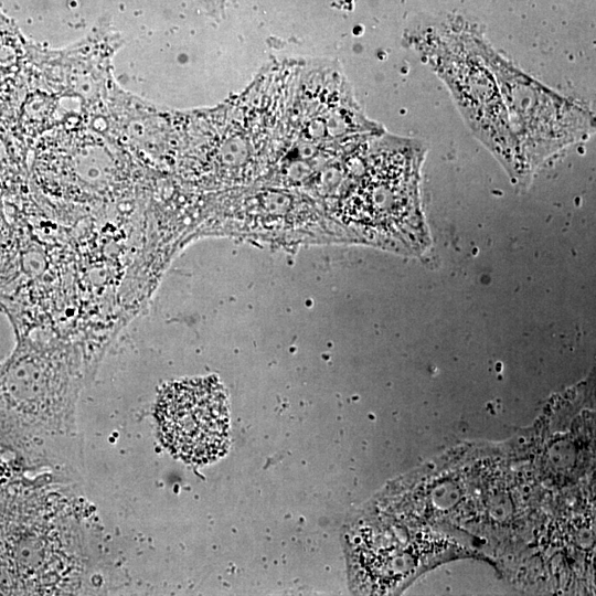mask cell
<instances>
[{
	"label": "cell",
	"instance_id": "obj_3",
	"mask_svg": "<svg viewBox=\"0 0 596 596\" xmlns=\"http://www.w3.org/2000/svg\"><path fill=\"white\" fill-rule=\"evenodd\" d=\"M370 156L340 204L342 217L366 228L394 231L422 221L417 179L423 147L397 139Z\"/></svg>",
	"mask_w": 596,
	"mask_h": 596
},
{
	"label": "cell",
	"instance_id": "obj_2",
	"mask_svg": "<svg viewBox=\"0 0 596 596\" xmlns=\"http://www.w3.org/2000/svg\"><path fill=\"white\" fill-rule=\"evenodd\" d=\"M471 40L497 81L531 173L551 156L594 134L595 118L588 108L528 76L476 34H471Z\"/></svg>",
	"mask_w": 596,
	"mask_h": 596
},
{
	"label": "cell",
	"instance_id": "obj_1",
	"mask_svg": "<svg viewBox=\"0 0 596 596\" xmlns=\"http://www.w3.org/2000/svg\"><path fill=\"white\" fill-rule=\"evenodd\" d=\"M415 43L422 57L449 88L475 136L511 180L528 184L532 173L510 126L497 81L476 51L471 34L428 30Z\"/></svg>",
	"mask_w": 596,
	"mask_h": 596
},
{
	"label": "cell",
	"instance_id": "obj_4",
	"mask_svg": "<svg viewBox=\"0 0 596 596\" xmlns=\"http://www.w3.org/2000/svg\"><path fill=\"white\" fill-rule=\"evenodd\" d=\"M156 418L164 446L187 462L213 461L228 446L227 401L215 377L167 385L158 397Z\"/></svg>",
	"mask_w": 596,
	"mask_h": 596
}]
</instances>
